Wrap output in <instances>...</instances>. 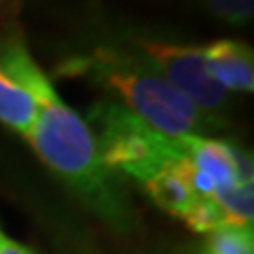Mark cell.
Returning <instances> with one entry per match:
<instances>
[{
    "instance_id": "cell-1",
    "label": "cell",
    "mask_w": 254,
    "mask_h": 254,
    "mask_svg": "<svg viewBox=\"0 0 254 254\" xmlns=\"http://www.w3.org/2000/svg\"><path fill=\"white\" fill-rule=\"evenodd\" d=\"M0 62L36 106L34 125L26 136L36 155L113 231L131 235L138 229L136 208L119 176L102 161L87 121L60 98L21 41L6 38L0 45Z\"/></svg>"
},
{
    "instance_id": "cell-2",
    "label": "cell",
    "mask_w": 254,
    "mask_h": 254,
    "mask_svg": "<svg viewBox=\"0 0 254 254\" xmlns=\"http://www.w3.org/2000/svg\"><path fill=\"white\" fill-rule=\"evenodd\" d=\"M58 72L91 78L102 89L113 91L121 100L119 104L163 136H205L227 125L225 119L201 113L189 98L165 83L136 51L102 47L89 55L66 60L58 66Z\"/></svg>"
},
{
    "instance_id": "cell-3",
    "label": "cell",
    "mask_w": 254,
    "mask_h": 254,
    "mask_svg": "<svg viewBox=\"0 0 254 254\" xmlns=\"http://www.w3.org/2000/svg\"><path fill=\"white\" fill-rule=\"evenodd\" d=\"M87 125L98 129V150L117 176L125 174L138 185L182 155L176 138L163 136L117 100H100L89 108Z\"/></svg>"
},
{
    "instance_id": "cell-4",
    "label": "cell",
    "mask_w": 254,
    "mask_h": 254,
    "mask_svg": "<svg viewBox=\"0 0 254 254\" xmlns=\"http://www.w3.org/2000/svg\"><path fill=\"white\" fill-rule=\"evenodd\" d=\"M131 47L161 74L165 83L189 98L201 113L222 119L220 115L227 106V89H222L210 74L201 47L153 41V38H138Z\"/></svg>"
},
{
    "instance_id": "cell-5",
    "label": "cell",
    "mask_w": 254,
    "mask_h": 254,
    "mask_svg": "<svg viewBox=\"0 0 254 254\" xmlns=\"http://www.w3.org/2000/svg\"><path fill=\"white\" fill-rule=\"evenodd\" d=\"M178 146L189 163L216 182L218 190L252 180V159L237 146L210 136H180ZM216 190V193H218Z\"/></svg>"
},
{
    "instance_id": "cell-6",
    "label": "cell",
    "mask_w": 254,
    "mask_h": 254,
    "mask_svg": "<svg viewBox=\"0 0 254 254\" xmlns=\"http://www.w3.org/2000/svg\"><path fill=\"white\" fill-rule=\"evenodd\" d=\"M205 66L227 91L246 93L254 89L252 49L240 41H216L201 47Z\"/></svg>"
},
{
    "instance_id": "cell-7",
    "label": "cell",
    "mask_w": 254,
    "mask_h": 254,
    "mask_svg": "<svg viewBox=\"0 0 254 254\" xmlns=\"http://www.w3.org/2000/svg\"><path fill=\"white\" fill-rule=\"evenodd\" d=\"M159 208L176 218H185L199 199L189 185V159L180 155L140 185Z\"/></svg>"
},
{
    "instance_id": "cell-8",
    "label": "cell",
    "mask_w": 254,
    "mask_h": 254,
    "mask_svg": "<svg viewBox=\"0 0 254 254\" xmlns=\"http://www.w3.org/2000/svg\"><path fill=\"white\" fill-rule=\"evenodd\" d=\"M36 119L32 98L9 76L0 62V123L26 138Z\"/></svg>"
},
{
    "instance_id": "cell-9",
    "label": "cell",
    "mask_w": 254,
    "mask_h": 254,
    "mask_svg": "<svg viewBox=\"0 0 254 254\" xmlns=\"http://www.w3.org/2000/svg\"><path fill=\"white\" fill-rule=\"evenodd\" d=\"M193 254H254V231L244 225H222L205 235Z\"/></svg>"
},
{
    "instance_id": "cell-10",
    "label": "cell",
    "mask_w": 254,
    "mask_h": 254,
    "mask_svg": "<svg viewBox=\"0 0 254 254\" xmlns=\"http://www.w3.org/2000/svg\"><path fill=\"white\" fill-rule=\"evenodd\" d=\"M214 199L225 214L227 225L252 227L254 218V182L244 180L229 189H220Z\"/></svg>"
},
{
    "instance_id": "cell-11",
    "label": "cell",
    "mask_w": 254,
    "mask_h": 254,
    "mask_svg": "<svg viewBox=\"0 0 254 254\" xmlns=\"http://www.w3.org/2000/svg\"><path fill=\"white\" fill-rule=\"evenodd\" d=\"M182 220H185V225L190 231L203 233V235H208L212 231H216L218 227L227 225L225 214H222L216 199H197L195 205L189 210V214Z\"/></svg>"
},
{
    "instance_id": "cell-12",
    "label": "cell",
    "mask_w": 254,
    "mask_h": 254,
    "mask_svg": "<svg viewBox=\"0 0 254 254\" xmlns=\"http://www.w3.org/2000/svg\"><path fill=\"white\" fill-rule=\"evenodd\" d=\"M205 4L216 17L229 23H246L254 13V0H205Z\"/></svg>"
},
{
    "instance_id": "cell-13",
    "label": "cell",
    "mask_w": 254,
    "mask_h": 254,
    "mask_svg": "<svg viewBox=\"0 0 254 254\" xmlns=\"http://www.w3.org/2000/svg\"><path fill=\"white\" fill-rule=\"evenodd\" d=\"M153 254H193V250H182V248H165V250H157Z\"/></svg>"
},
{
    "instance_id": "cell-14",
    "label": "cell",
    "mask_w": 254,
    "mask_h": 254,
    "mask_svg": "<svg viewBox=\"0 0 254 254\" xmlns=\"http://www.w3.org/2000/svg\"><path fill=\"white\" fill-rule=\"evenodd\" d=\"M72 254H95V252H87V250H76V252H72Z\"/></svg>"
}]
</instances>
